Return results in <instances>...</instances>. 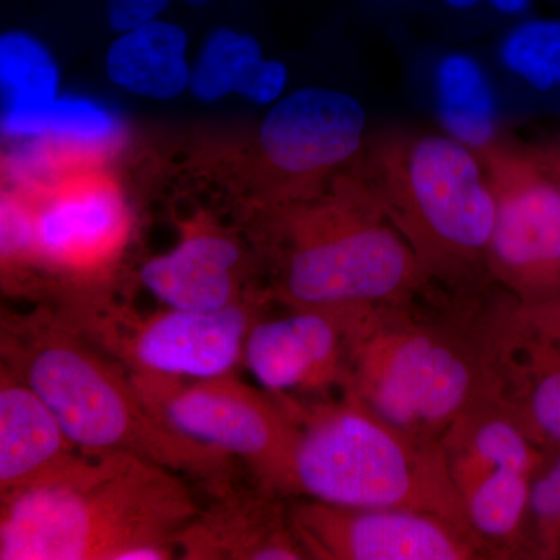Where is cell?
Returning a JSON list of instances; mask_svg holds the SVG:
<instances>
[{
    "mask_svg": "<svg viewBox=\"0 0 560 560\" xmlns=\"http://www.w3.org/2000/svg\"><path fill=\"white\" fill-rule=\"evenodd\" d=\"M366 127V109L353 95L301 88L272 103L261 121V156L287 194H307L331 172L359 160Z\"/></svg>",
    "mask_w": 560,
    "mask_h": 560,
    "instance_id": "cell-10",
    "label": "cell"
},
{
    "mask_svg": "<svg viewBox=\"0 0 560 560\" xmlns=\"http://www.w3.org/2000/svg\"><path fill=\"white\" fill-rule=\"evenodd\" d=\"M58 68L43 43L24 32L0 38L2 132L9 138H40L58 102Z\"/></svg>",
    "mask_w": 560,
    "mask_h": 560,
    "instance_id": "cell-19",
    "label": "cell"
},
{
    "mask_svg": "<svg viewBox=\"0 0 560 560\" xmlns=\"http://www.w3.org/2000/svg\"><path fill=\"white\" fill-rule=\"evenodd\" d=\"M530 515L539 530L545 552L560 551V456L536 481L530 482Z\"/></svg>",
    "mask_w": 560,
    "mask_h": 560,
    "instance_id": "cell-24",
    "label": "cell"
},
{
    "mask_svg": "<svg viewBox=\"0 0 560 560\" xmlns=\"http://www.w3.org/2000/svg\"><path fill=\"white\" fill-rule=\"evenodd\" d=\"M198 514L168 467L131 453H88L60 481L2 497L0 559H171Z\"/></svg>",
    "mask_w": 560,
    "mask_h": 560,
    "instance_id": "cell-1",
    "label": "cell"
},
{
    "mask_svg": "<svg viewBox=\"0 0 560 560\" xmlns=\"http://www.w3.org/2000/svg\"><path fill=\"white\" fill-rule=\"evenodd\" d=\"M33 212L36 253L51 264L79 270L114 256L130 226L124 197L102 176L61 180Z\"/></svg>",
    "mask_w": 560,
    "mask_h": 560,
    "instance_id": "cell-13",
    "label": "cell"
},
{
    "mask_svg": "<svg viewBox=\"0 0 560 560\" xmlns=\"http://www.w3.org/2000/svg\"><path fill=\"white\" fill-rule=\"evenodd\" d=\"M434 94L445 135L478 156L501 138L495 92L488 73L471 55L452 51L438 61Z\"/></svg>",
    "mask_w": 560,
    "mask_h": 560,
    "instance_id": "cell-20",
    "label": "cell"
},
{
    "mask_svg": "<svg viewBox=\"0 0 560 560\" xmlns=\"http://www.w3.org/2000/svg\"><path fill=\"white\" fill-rule=\"evenodd\" d=\"M187 2H190V3H205V2H208V0H187Z\"/></svg>",
    "mask_w": 560,
    "mask_h": 560,
    "instance_id": "cell-29",
    "label": "cell"
},
{
    "mask_svg": "<svg viewBox=\"0 0 560 560\" xmlns=\"http://www.w3.org/2000/svg\"><path fill=\"white\" fill-rule=\"evenodd\" d=\"M533 471L499 467L463 495L471 530L486 539H506L518 529L529 506Z\"/></svg>",
    "mask_w": 560,
    "mask_h": 560,
    "instance_id": "cell-22",
    "label": "cell"
},
{
    "mask_svg": "<svg viewBox=\"0 0 560 560\" xmlns=\"http://www.w3.org/2000/svg\"><path fill=\"white\" fill-rule=\"evenodd\" d=\"M186 32L173 22L154 20L124 32L106 54V73L121 90L172 101L190 88Z\"/></svg>",
    "mask_w": 560,
    "mask_h": 560,
    "instance_id": "cell-18",
    "label": "cell"
},
{
    "mask_svg": "<svg viewBox=\"0 0 560 560\" xmlns=\"http://www.w3.org/2000/svg\"><path fill=\"white\" fill-rule=\"evenodd\" d=\"M282 294L296 308L399 305L429 278L359 172L318 205L291 213Z\"/></svg>",
    "mask_w": 560,
    "mask_h": 560,
    "instance_id": "cell-4",
    "label": "cell"
},
{
    "mask_svg": "<svg viewBox=\"0 0 560 560\" xmlns=\"http://www.w3.org/2000/svg\"><path fill=\"white\" fill-rule=\"evenodd\" d=\"M121 127L102 103L84 97H60L39 139L58 162H88L119 145ZM38 139V138H36Z\"/></svg>",
    "mask_w": 560,
    "mask_h": 560,
    "instance_id": "cell-21",
    "label": "cell"
},
{
    "mask_svg": "<svg viewBox=\"0 0 560 560\" xmlns=\"http://www.w3.org/2000/svg\"><path fill=\"white\" fill-rule=\"evenodd\" d=\"M241 250L212 232H195L172 250L147 261L145 289L162 304L180 311L213 312L235 302V268Z\"/></svg>",
    "mask_w": 560,
    "mask_h": 560,
    "instance_id": "cell-15",
    "label": "cell"
},
{
    "mask_svg": "<svg viewBox=\"0 0 560 560\" xmlns=\"http://www.w3.org/2000/svg\"><path fill=\"white\" fill-rule=\"evenodd\" d=\"M503 68L541 94L560 91V20H530L501 43Z\"/></svg>",
    "mask_w": 560,
    "mask_h": 560,
    "instance_id": "cell-23",
    "label": "cell"
},
{
    "mask_svg": "<svg viewBox=\"0 0 560 560\" xmlns=\"http://www.w3.org/2000/svg\"><path fill=\"white\" fill-rule=\"evenodd\" d=\"M293 482L320 503L425 512L471 529L442 442L396 429L352 394L304 420Z\"/></svg>",
    "mask_w": 560,
    "mask_h": 560,
    "instance_id": "cell-3",
    "label": "cell"
},
{
    "mask_svg": "<svg viewBox=\"0 0 560 560\" xmlns=\"http://www.w3.org/2000/svg\"><path fill=\"white\" fill-rule=\"evenodd\" d=\"M35 250V212L25 208L18 198L2 197V254L3 257H20Z\"/></svg>",
    "mask_w": 560,
    "mask_h": 560,
    "instance_id": "cell-26",
    "label": "cell"
},
{
    "mask_svg": "<svg viewBox=\"0 0 560 560\" xmlns=\"http://www.w3.org/2000/svg\"><path fill=\"white\" fill-rule=\"evenodd\" d=\"M171 0H108V21L114 31L124 33L158 20Z\"/></svg>",
    "mask_w": 560,
    "mask_h": 560,
    "instance_id": "cell-27",
    "label": "cell"
},
{
    "mask_svg": "<svg viewBox=\"0 0 560 560\" xmlns=\"http://www.w3.org/2000/svg\"><path fill=\"white\" fill-rule=\"evenodd\" d=\"M480 158L497 202L486 264L526 301L560 305V142L500 138Z\"/></svg>",
    "mask_w": 560,
    "mask_h": 560,
    "instance_id": "cell-7",
    "label": "cell"
},
{
    "mask_svg": "<svg viewBox=\"0 0 560 560\" xmlns=\"http://www.w3.org/2000/svg\"><path fill=\"white\" fill-rule=\"evenodd\" d=\"M448 7L456 10H467L471 7L488 2L492 9L504 14H518L528 9L530 0H444Z\"/></svg>",
    "mask_w": 560,
    "mask_h": 560,
    "instance_id": "cell-28",
    "label": "cell"
},
{
    "mask_svg": "<svg viewBox=\"0 0 560 560\" xmlns=\"http://www.w3.org/2000/svg\"><path fill=\"white\" fill-rule=\"evenodd\" d=\"M287 83L283 62L265 58L254 36L226 27L206 38L190 75L191 94L206 103L237 94L257 105H272Z\"/></svg>",
    "mask_w": 560,
    "mask_h": 560,
    "instance_id": "cell-17",
    "label": "cell"
},
{
    "mask_svg": "<svg viewBox=\"0 0 560 560\" xmlns=\"http://www.w3.org/2000/svg\"><path fill=\"white\" fill-rule=\"evenodd\" d=\"M528 411L536 429L560 444V359L530 375Z\"/></svg>",
    "mask_w": 560,
    "mask_h": 560,
    "instance_id": "cell-25",
    "label": "cell"
},
{
    "mask_svg": "<svg viewBox=\"0 0 560 560\" xmlns=\"http://www.w3.org/2000/svg\"><path fill=\"white\" fill-rule=\"evenodd\" d=\"M250 326L249 312L238 304L213 312L168 307L132 329L125 352L139 374L208 381L234 370Z\"/></svg>",
    "mask_w": 560,
    "mask_h": 560,
    "instance_id": "cell-11",
    "label": "cell"
},
{
    "mask_svg": "<svg viewBox=\"0 0 560 560\" xmlns=\"http://www.w3.org/2000/svg\"><path fill=\"white\" fill-rule=\"evenodd\" d=\"M143 404L180 436L238 456L268 489L293 490V456L300 425L265 394L230 374L208 381L139 374Z\"/></svg>",
    "mask_w": 560,
    "mask_h": 560,
    "instance_id": "cell-8",
    "label": "cell"
},
{
    "mask_svg": "<svg viewBox=\"0 0 560 560\" xmlns=\"http://www.w3.org/2000/svg\"><path fill=\"white\" fill-rule=\"evenodd\" d=\"M359 173L427 275L456 276L486 261L497 202L481 158L438 132L382 131Z\"/></svg>",
    "mask_w": 560,
    "mask_h": 560,
    "instance_id": "cell-2",
    "label": "cell"
},
{
    "mask_svg": "<svg viewBox=\"0 0 560 560\" xmlns=\"http://www.w3.org/2000/svg\"><path fill=\"white\" fill-rule=\"evenodd\" d=\"M81 452L35 389L3 375L0 388V495L60 481L77 469Z\"/></svg>",
    "mask_w": 560,
    "mask_h": 560,
    "instance_id": "cell-14",
    "label": "cell"
},
{
    "mask_svg": "<svg viewBox=\"0 0 560 560\" xmlns=\"http://www.w3.org/2000/svg\"><path fill=\"white\" fill-rule=\"evenodd\" d=\"M24 341L22 382L49 405L81 452L131 453L212 480L226 471L231 456L168 429L143 404L135 382L69 331L36 324Z\"/></svg>",
    "mask_w": 560,
    "mask_h": 560,
    "instance_id": "cell-5",
    "label": "cell"
},
{
    "mask_svg": "<svg viewBox=\"0 0 560 560\" xmlns=\"http://www.w3.org/2000/svg\"><path fill=\"white\" fill-rule=\"evenodd\" d=\"M270 504L230 497L208 515L198 514L176 545L189 559H307L291 523Z\"/></svg>",
    "mask_w": 560,
    "mask_h": 560,
    "instance_id": "cell-16",
    "label": "cell"
},
{
    "mask_svg": "<svg viewBox=\"0 0 560 560\" xmlns=\"http://www.w3.org/2000/svg\"><path fill=\"white\" fill-rule=\"evenodd\" d=\"M396 307L349 313L350 393L396 429L436 441L474 410L481 368L451 335L400 318Z\"/></svg>",
    "mask_w": 560,
    "mask_h": 560,
    "instance_id": "cell-6",
    "label": "cell"
},
{
    "mask_svg": "<svg viewBox=\"0 0 560 560\" xmlns=\"http://www.w3.org/2000/svg\"><path fill=\"white\" fill-rule=\"evenodd\" d=\"M290 521L307 559L463 560L478 555L474 530L425 512L313 500L294 508Z\"/></svg>",
    "mask_w": 560,
    "mask_h": 560,
    "instance_id": "cell-9",
    "label": "cell"
},
{
    "mask_svg": "<svg viewBox=\"0 0 560 560\" xmlns=\"http://www.w3.org/2000/svg\"><path fill=\"white\" fill-rule=\"evenodd\" d=\"M349 312L296 308L285 318L253 324L243 359L250 374L275 394L348 381Z\"/></svg>",
    "mask_w": 560,
    "mask_h": 560,
    "instance_id": "cell-12",
    "label": "cell"
}]
</instances>
